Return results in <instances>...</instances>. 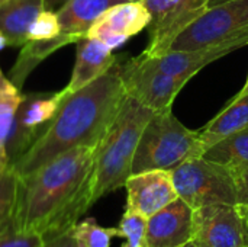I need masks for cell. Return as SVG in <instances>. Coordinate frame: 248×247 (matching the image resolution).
<instances>
[{
    "instance_id": "1",
    "label": "cell",
    "mask_w": 248,
    "mask_h": 247,
    "mask_svg": "<svg viewBox=\"0 0 248 247\" xmlns=\"http://www.w3.org/2000/svg\"><path fill=\"white\" fill-rule=\"evenodd\" d=\"M96 147L71 148L31 175L19 178L10 224L42 239L73 229L93 205L92 179Z\"/></svg>"
},
{
    "instance_id": "2",
    "label": "cell",
    "mask_w": 248,
    "mask_h": 247,
    "mask_svg": "<svg viewBox=\"0 0 248 247\" xmlns=\"http://www.w3.org/2000/svg\"><path fill=\"white\" fill-rule=\"evenodd\" d=\"M118 63L99 79L65 95L44 135L12 166L19 178L71 148L96 147L102 141L128 98Z\"/></svg>"
},
{
    "instance_id": "3",
    "label": "cell",
    "mask_w": 248,
    "mask_h": 247,
    "mask_svg": "<svg viewBox=\"0 0 248 247\" xmlns=\"http://www.w3.org/2000/svg\"><path fill=\"white\" fill-rule=\"evenodd\" d=\"M154 111L145 108L132 98H126L121 112L106 135L96 147L92 202L124 188L132 175V163L141 134Z\"/></svg>"
},
{
    "instance_id": "4",
    "label": "cell",
    "mask_w": 248,
    "mask_h": 247,
    "mask_svg": "<svg viewBox=\"0 0 248 247\" xmlns=\"http://www.w3.org/2000/svg\"><path fill=\"white\" fill-rule=\"evenodd\" d=\"M203 153L199 131L185 127L171 109L154 112L141 134L132 175L148 170L171 172Z\"/></svg>"
},
{
    "instance_id": "5",
    "label": "cell",
    "mask_w": 248,
    "mask_h": 247,
    "mask_svg": "<svg viewBox=\"0 0 248 247\" xmlns=\"http://www.w3.org/2000/svg\"><path fill=\"white\" fill-rule=\"evenodd\" d=\"M179 198L198 210L215 204H238L234 175L225 166L205 159H190L171 170Z\"/></svg>"
},
{
    "instance_id": "6",
    "label": "cell",
    "mask_w": 248,
    "mask_h": 247,
    "mask_svg": "<svg viewBox=\"0 0 248 247\" xmlns=\"http://www.w3.org/2000/svg\"><path fill=\"white\" fill-rule=\"evenodd\" d=\"M248 35V0L211 6L173 42L171 49H201Z\"/></svg>"
},
{
    "instance_id": "7",
    "label": "cell",
    "mask_w": 248,
    "mask_h": 247,
    "mask_svg": "<svg viewBox=\"0 0 248 247\" xmlns=\"http://www.w3.org/2000/svg\"><path fill=\"white\" fill-rule=\"evenodd\" d=\"M65 95L64 89L52 93L22 95L6 144L10 167L44 135Z\"/></svg>"
},
{
    "instance_id": "8",
    "label": "cell",
    "mask_w": 248,
    "mask_h": 247,
    "mask_svg": "<svg viewBox=\"0 0 248 247\" xmlns=\"http://www.w3.org/2000/svg\"><path fill=\"white\" fill-rule=\"evenodd\" d=\"M150 13L148 45L144 57H158L171 49L177 36L209 7L211 0H140Z\"/></svg>"
},
{
    "instance_id": "9",
    "label": "cell",
    "mask_w": 248,
    "mask_h": 247,
    "mask_svg": "<svg viewBox=\"0 0 248 247\" xmlns=\"http://www.w3.org/2000/svg\"><path fill=\"white\" fill-rule=\"evenodd\" d=\"M126 95L145 108L160 112L171 105L189 80L154 70L138 55L118 63Z\"/></svg>"
},
{
    "instance_id": "10",
    "label": "cell",
    "mask_w": 248,
    "mask_h": 247,
    "mask_svg": "<svg viewBox=\"0 0 248 247\" xmlns=\"http://www.w3.org/2000/svg\"><path fill=\"white\" fill-rule=\"evenodd\" d=\"M192 242L202 247H248L246 208L215 204L195 210Z\"/></svg>"
},
{
    "instance_id": "11",
    "label": "cell",
    "mask_w": 248,
    "mask_h": 247,
    "mask_svg": "<svg viewBox=\"0 0 248 247\" xmlns=\"http://www.w3.org/2000/svg\"><path fill=\"white\" fill-rule=\"evenodd\" d=\"M248 45V35L235 38L231 41H227L219 45H214L209 48H201V49H170L158 57H144L140 54V57L153 67L154 70H158L161 73L190 80L193 76H196L202 68L209 66L211 63L243 48Z\"/></svg>"
},
{
    "instance_id": "12",
    "label": "cell",
    "mask_w": 248,
    "mask_h": 247,
    "mask_svg": "<svg viewBox=\"0 0 248 247\" xmlns=\"http://www.w3.org/2000/svg\"><path fill=\"white\" fill-rule=\"evenodd\" d=\"M124 188H126V210L135 211L145 218H150L179 198L169 170L134 173L128 178Z\"/></svg>"
},
{
    "instance_id": "13",
    "label": "cell",
    "mask_w": 248,
    "mask_h": 247,
    "mask_svg": "<svg viewBox=\"0 0 248 247\" xmlns=\"http://www.w3.org/2000/svg\"><path fill=\"white\" fill-rule=\"evenodd\" d=\"M150 13L138 1H125L108 9L89 29L86 36L105 42L112 49L124 45L131 36L147 29Z\"/></svg>"
},
{
    "instance_id": "14",
    "label": "cell",
    "mask_w": 248,
    "mask_h": 247,
    "mask_svg": "<svg viewBox=\"0 0 248 247\" xmlns=\"http://www.w3.org/2000/svg\"><path fill=\"white\" fill-rule=\"evenodd\" d=\"M193 208L182 198L147 218L148 247H185L193 237Z\"/></svg>"
},
{
    "instance_id": "15",
    "label": "cell",
    "mask_w": 248,
    "mask_h": 247,
    "mask_svg": "<svg viewBox=\"0 0 248 247\" xmlns=\"http://www.w3.org/2000/svg\"><path fill=\"white\" fill-rule=\"evenodd\" d=\"M129 0H71L57 13L60 22V35L54 39L60 49L68 44H76L84 38L93 23L110 7Z\"/></svg>"
},
{
    "instance_id": "16",
    "label": "cell",
    "mask_w": 248,
    "mask_h": 247,
    "mask_svg": "<svg viewBox=\"0 0 248 247\" xmlns=\"http://www.w3.org/2000/svg\"><path fill=\"white\" fill-rule=\"evenodd\" d=\"M76 44L77 49L74 68L68 84L64 87L67 93L76 92L99 79L121 60L119 55L112 54L113 49L110 47L96 38L84 36Z\"/></svg>"
},
{
    "instance_id": "17",
    "label": "cell",
    "mask_w": 248,
    "mask_h": 247,
    "mask_svg": "<svg viewBox=\"0 0 248 247\" xmlns=\"http://www.w3.org/2000/svg\"><path fill=\"white\" fill-rule=\"evenodd\" d=\"M44 10V0H6L0 4V35L6 45L23 47L29 31Z\"/></svg>"
},
{
    "instance_id": "18",
    "label": "cell",
    "mask_w": 248,
    "mask_h": 247,
    "mask_svg": "<svg viewBox=\"0 0 248 247\" xmlns=\"http://www.w3.org/2000/svg\"><path fill=\"white\" fill-rule=\"evenodd\" d=\"M247 127L248 95L234 96L228 105L199 131L203 151Z\"/></svg>"
},
{
    "instance_id": "19",
    "label": "cell",
    "mask_w": 248,
    "mask_h": 247,
    "mask_svg": "<svg viewBox=\"0 0 248 247\" xmlns=\"http://www.w3.org/2000/svg\"><path fill=\"white\" fill-rule=\"evenodd\" d=\"M203 157L225 166L232 173L248 166V127L209 147Z\"/></svg>"
},
{
    "instance_id": "20",
    "label": "cell",
    "mask_w": 248,
    "mask_h": 247,
    "mask_svg": "<svg viewBox=\"0 0 248 247\" xmlns=\"http://www.w3.org/2000/svg\"><path fill=\"white\" fill-rule=\"evenodd\" d=\"M20 100V89H17L12 83V80L7 79L0 70V172L10 167L6 153V144Z\"/></svg>"
},
{
    "instance_id": "21",
    "label": "cell",
    "mask_w": 248,
    "mask_h": 247,
    "mask_svg": "<svg viewBox=\"0 0 248 247\" xmlns=\"http://www.w3.org/2000/svg\"><path fill=\"white\" fill-rule=\"evenodd\" d=\"M73 236L78 247H110L118 237L116 227H103L94 218H84L73 227Z\"/></svg>"
},
{
    "instance_id": "22",
    "label": "cell",
    "mask_w": 248,
    "mask_h": 247,
    "mask_svg": "<svg viewBox=\"0 0 248 247\" xmlns=\"http://www.w3.org/2000/svg\"><path fill=\"white\" fill-rule=\"evenodd\" d=\"M116 230L118 237L125 239L122 247H148L147 218L144 215L131 210H125Z\"/></svg>"
},
{
    "instance_id": "23",
    "label": "cell",
    "mask_w": 248,
    "mask_h": 247,
    "mask_svg": "<svg viewBox=\"0 0 248 247\" xmlns=\"http://www.w3.org/2000/svg\"><path fill=\"white\" fill-rule=\"evenodd\" d=\"M19 176L9 167L0 172V227L6 226L12 215L17 199Z\"/></svg>"
},
{
    "instance_id": "24",
    "label": "cell",
    "mask_w": 248,
    "mask_h": 247,
    "mask_svg": "<svg viewBox=\"0 0 248 247\" xmlns=\"http://www.w3.org/2000/svg\"><path fill=\"white\" fill-rule=\"evenodd\" d=\"M44 239L35 233L15 229L10 221L0 227V247H41Z\"/></svg>"
},
{
    "instance_id": "25",
    "label": "cell",
    "mask_w": 248,
    "mask_h": 247,
    "mask_svg": "<svg viewBox=\"0 0 248 247\" xmlns=\"http://www.w3.org/2000/svg\"><path fill=\"white\" fill-rule=\"evenodd\" d=\"M237 186V199L238 204L248 207V166L232 173Z\"/></svg>"
},
{
    "instance_id": "26",
    "label": "cell",
    "mask_w": 248,
    "mask_h": 247,
    "mask_svg": "<svg viewBox=\"0 0 248 247\" xmlns=\"http://www.w3.org/2000/svg\"><path fill=\"white\" fill-rule=\"evenodd\" d=\"M41 247H78L76 243V239L73 236V229L65 230L62 233L45 237Z\"/></svg>"
},
{
    "instance_id": "27",
    "label": "cell",
    "mask_w": 248,
    "mask_h": 247,
    "mask_svg": "<svg viewBox=\"0 0 248 247\" xmlns=\"http://www.w3.org/2000/svg\"><path fill=\"white\" fill-rule=\"evenodd\" d=\"M68 1H71V0H44V9L51 10V12H58Z\"/></svg>"
},
{
    "instance_id": "28",
    "label": "cell",
    "mask_w": 248,
    "mask_h": 247,
    "mask_svg": "<svg viewBox=\"0 0 248 247\" xmlns=\"http://www.w3.org/2000/svg\"><path fill=\"white\" fill-rule=\"evenodd\" d=\"M244 95H248V76L246 83H244V86H243V89H241V90L238 92V95H235V96H244Z\"/></svg>"
},
{
    "instance_id": "29",
    "label": "cell",
    "mask_w": 248,
    "mask_h": 247,
    "mask_svg": "<svg viewBox=\"0 0 248 247\" xmlns=\"http://www.w3.org/2000/svg\"><path fill=\"white\" fill-rule=\"evenodd\" d=\"M224 1H227V0H211L209 1V7L211 6H215V4H219V3H224Z\"/></svg>"
},
{
    "instance_id": "30",
    "label": "cell",
    "mask_w": 248,
    "mask_h": 247,
    "mask_svg": "<svg viewBox=\"0 0 248 247\" xmlns=\"http://www.w3.org/2000/svg\"><path fill=\"white\" fill-rule=\"evenodd\" d=\"M185 247H202V246L196 245L195 242H189V243H187V245H186V246H185Z\"/></svg>"
},
{
    "instance_id": "31",
    "label": "cell",
    "mask_w": 248,
    "mask_h": 247,
    "mask_svg": "<svg viewBox=\"0 0 248 247\" xmlns=\"http://www.w3.org/2000/svg\"><path fill=\"white\" fill-rule=\"evenodd\" d=\"M244 208H246V213H247V218H248V207H246V205H243Z\"/></svg>"
},
{
    "instance_id": "32",
    "label": "cell",
    "mask_w": 248,
    "mask_h": 247,
    "mask_svg": "<svg viewBox=\"0 0 248 247\" xmlns=\"http://www.w3.org/2000/svg\"><path fill=\"white\" fill-rule=\"evenodd\" d=\"M3 1H6V0H0V4H1V3H3Z\"/></svg>"
},
{
    "instance_id": "33",
    "label": "cell",
    "mask_w": 248,
    "mask_h": 247,
    "mask_svg": "<svg viewBox=\"0 0 248 247\" xmlns=\"http://www.w3.org/2000/svg\"><path fill=\"white\" fill-rule=\"evenodd\" d=\"M129 1H138V0H129Z\"/></svg>"
}]
</instances>
